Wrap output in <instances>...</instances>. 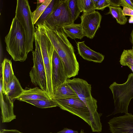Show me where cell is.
Instances as JSON below:
<instances>
[{
	"mask_svg": "<svg viewBox=\"0 0 133 133\" xmlns=\"http://www.w3.org/2000/svg\"><path fill=\"white\" fill-rule=\"evenodd\" d=\"M37 25L41 28L51 41L61 60L67 78L77 75L79 69V64L74 47L68 39L62 28L52 26L44 22Z\"/></svg>",
	"mask_w": 133,
	"mask_h": 133,
	"instance_id": "cell-1",
	"label": "cell"
},
{
	"mask_svg": "<svg viewBox=\"0 0 133 133\" xmlns=\"http://www.w3.org/2000/svg\"><path fill=\"white\" fill-rule=\"evenodd\" d=\"M66 81L78 97L85 104L90 113V126L93 132H100L102 130L100 117L102 114L97 111V101L91 95V85L85 80L79 78L68 79Z\"/></svg>",
	"mask_w": 133,
	"mask_h": 133,
	"instance_id": "cell-2",
	"label": "cell"
},
{
	"mask_svg": "<svg viewBox=\"0 0 133 133\" xmlns=\"http://www.w3.org/2000/svg\"><path fill=\"white\" fill-rule=\"evenodd\" d=\"M5 41L6 50L13 60L24 62L27 57L26 38L24 30L16 17L13 18Z\"/></svg>",
	"mask_w": 133,
	"mask_h": 133,
	"instance_id": "cell-3",
	"label": "cell"
},
{
	"mask_svg": "<svg viewBox=\"0 0 133 133\" xmlns=\"http://www.w3.org/2000/svg\"><path fill=\"white\" fill-rule=\"evenodd\" d=\"M109 88L113 94L115 106L111 115L123 113L128 114V107L133 98V74L129 75L125 83L120 84L114 82Z\"/></svg>",
	"mask_w": 133,
	"mask_h": 133,
	"instance_id": "cell-4",
	"label": "cell"
},
{
	"mask_svg": "<svg viewBox=\"0 0 133 133\" xmlns=\"http://www.w3.org/2000/svg\"><path fill=\"white\" fill-rule=\"evenodd\" d=\"M32 14L28 0L17 1L15 16L24 31L26 38V49L28 54L33 50L34 34L36 30L32 20Z\"/></svg>",
	"mask_w": 133,
	"mask_h": 133,
	"instance_id": "cell-5",
	"label": "cell"
},
{
	"mask_svg": "<svg viewBox=\"0 0 133 133\" xmlns=\"http://www.w3.org/2000/svg\"><path fill=\"white\" fill-rule=\"evenodd\" d=\"M34 41L35 49L32 51L34 65L30 72L29 76L32 83L39 86L46 93L47 81L43 57L40 46L35 38Z\"/></svg>",
	"mask_w": 133,
	"mask_h": 133,
	"instance_id": "cell-6",
	"label": "cell"
},
{
	"mask_svg": "<svg viewBox=\"0 0 133 133\" xmlns=\"http://www.w3.org/2000/svg\"><path fill=\"white\" fill-rule=\"evenodd\" d=\"M53 99L61 109L79 117L90 126L89 110L85 103L78 97Z\"/></svg>",
	"mask_w": 133,
	"mask_h": 133,
	"instance_id": "cell-7",
	"label": "cell"
},
{
	"mask_svg": "<svg viewBox=\"0 0 133 133\" xmlns=\"http://www.w3.org/2000/svg\"><path fill=\"white\" fill-rule=\"evenodd\" d=\"M44 22L51 26L60 28L74 23L68 0H59L51 14Z\"/></svg>",
	"mask_w": 133,
	"mask_h": 133,
	"instance_id": "cell-8",
	"label": "cell"
},
{
	"mask_svg": "<svg viewBox=\"0 0 133 133\" xmlns=\"http://www.w3.org/2000/svg\"><path fill=\"white\" fill-rule=\"evenodd\" d=\"M40 47L45 67L47 81L46 93L50 98L52 99L54 95L52 77L51 69L52 56L54 50L51 41L44 39L39 42Z\"/></svg>",
	"mask_w": 133,
	"mask_h": 133,
	"instance_id": "cell-9",
	"label": "cell"
},
{
	"mask_svg": "<svg viewBox=\"0 0 133 133\" xmlns=\"http://www.w3.org/2000/svg\"><path fill=\"white\" fill-rule=\"evenodd\" d=\"M81 24L84 36L93 38L100 27L102 16L98 11L83 13L80 17Z\"/></svg>",
	"mask_w": 133,
	"mask_h": 133,
	"instance_id": "cell-10",
	"label": "cell"
},
{
	"mask_svg": "<svg viewBox=\"0 0 133 133\" xmlns=\"http://www.w3.org/2000/svg\"><path fill=\"white\" fill-rule=\"evenodd\" d=\"M108 123L111 133H133V115L131 114L114 117Z\"/></svg>",
	"mask_w": 133,
	"mask_h": 133,
	"instance_id": "cell-11",
	"label": "cell"
},
{
	"mask_svg": "<svg viewBox=\"0 0 133 133\" xmlns=\"http://www.w3.org/2000/svg\"><path fill=\"white\" fill-rule=\"evenodd\" d=\"M51 77L54 94L58 87L68 79L61 60L55 49L52 56Z\"/></svg>",
	"mask_w": 133,
	"mask_h": 133,
	"instance_id": "cell-12",
	"label": "cell"
},
{
	"mask_svg": "<svg viewBox=\"0 0 133 133\" xmlns=\"http://www.w3.org/2000/svg\"><path fill=\"white\" fill-rule=\"evenodd\" d=\"M1 107L2 122L8 123L16 118L14 114L13 102L11 101L8 96L1 90Z\"/></svg>",
	"mask_w": 133,
	"mask_h": 133,
	"instance_id": "cell-13",
	"label": "cell"
},
{
	"mask_svg": "<svg viewBox=\"0 0 133 133\" xmlns=\"http://www.w3.org/2000/svg\"><path fill=\"white\" fill-rule=\"evenodd\" d=\"M77 46L78 54L84 59L97 63H101L104 60L103 55L91 49L85 44L84 41L77 42Z\"/></svg>",
	"mask_w": 133,
	"mask_h": 133,
	"instance_id": "cell-14",
	"label": "cell"
},
{
	"mask_svg": "<svg viewBox=\"0 0 133 133\" xmlns=\"http://www.w3.org/2000/svg\"><path fill=\"white\" fill-rule=\"evenodd\" d=\"M50 99L46 92L41 89L36 87L24 90L22 93L16 98L20 101L26 100H37Z\"/></svg>",
	"mask_w": 133,
	"mask_h": 133,
	"instance_id": "cell-15",
	"label": "cell"
},
{
	"mask_svg": "<svg viewBox=\"0 0 133 133\" xmlns=\"http://www.w3.org/2000/svg\"><path fill=\"white\" fill-rule=\"evenodd\" d=\"M2 91L4 93L8 84L14 78L15 76L13 70L11 61L5 58L2 64Z\"/></svg>",
	"mask_w": 133,
	"mask_h": 133,
	"instance_id": "cell-16",
	"label": "cell"
},
{
	"mask_svg": "<svg viewBox=\"0 0 133 133\" xmlns=\"http://www.w3.org/2000/svg\"><path fill=\"white\" fill-rule=\"evenodd\" d=\"M24 89L15 76L7 85L4 94L14 102L16 98L23 92Z\"/></svg>",
	"mask_w": 133,
	"mask_h": 133,
	"instance_id": "cell-17",
	"label": "cell"
},
{
	"mask_svg": "<svg viewBox=\"0 0 133 133\" xmlns=\"http://www.w3.org/2000/svg\"><path fill=\"white\" fill-rule=\"evenodd\" d=\"M78 97L66 81L60 85L54 92L52 99H59Z\"/></svg>",
	"mask_w": 133,
	"mask_h": 133,
	"instance_id": "cell-18",
	"label": "cell"
},
{
	"mask_svg": "<svg viewBox=\"0 0 133 133\" xmlns=\"http://www.w3.org/2000/svg\"><path fill=\"white\" fill-rule=\"evenodd\" d=\"M64 33L71 39H82L84 37L81 24L72 23L62 27Z\"/></svg>",
	"mask_w": 133,
	"mask_h": 133,
	"instance_id": "cell-19",
	"label": "cell"
},
{
	"mask_svg": "<svg viewBox=\"0 0 133 133\" xmlns=\"http://www.w3.org/2000/svg\"><path fill=\"white\" fill-rule=\"evenodd\" d=\"M108 7L109 10L106 14H111L116 19L117 23L121 25H124L127 23L128 18L123 15L122 9L121 8L111 5Z\"/></svg>",
	"mask_w": 133,
	"mask_h": 133,
	"instance_id": "cell-20",
	"label": "cell"
},
{
	"mask_svg": "<svg viewBox=\"0 0 133 133\" xmlns=\"http://www.w3.org/2000/svg\"><path fill=\"white\" fill-rule=\"evenodd\" d=\"M23 101L41 108L58 106L57 103L52 99L37 100H26Z\"/></svg>",
	"mask_w": 133,
	"mask_h": 133,
	"instance_id": "cell-21",
	"label": "cell"
},
{
	"mask_svg": "<svg viewBox=\"0 0 133 133\" xmlns=\"http://www.w3.org/2000/svg\"><path fill=\"white\" fill-rule=\"evenodd\" d=\"M59 0H52L36 24V26L42 24L45 21L51 14Z\"/></svg>",
	"mask_w": 133,
	"mask_h": 133,
	"instance_id": "cell-22",
	"label": "cell"
},
{
	"mask_svg": "<svg viewBox=\"0 0 133 133\" xmlns=\"http://www.w3.org/2000/svg\"><path fill=\"white\" fill-rule=\"evenodd\" d=\"M51 1L52 0H45L43 3L37 6L36 9L32 12V18L34 24H35Z\"/></svg>",
	"mask_w": 133,
	"mask_h": 133,
	"instance_id": "cell-23",
	"label": "cell"
},
{
	"mask_svg": "<svg viewBox=\"0 0 133 133\" xmlns=\"http://www.w3.org/2000/svg\"><path fill=\"white\" fill-rule=\"evenodd\" d=\"M77 2L81 12L87 13L95 11L92 0H77Z\"/></svg>",
	"mask_w": 133,
	"mask_h": 133,
	"instance_id": "cell-24",
	"label": "cell"
},
{
	"mask_svg": "<svg viewBox=\"0 0 133 133\" xmlns=\"http://www.w3.org/2000/svg\"><path fill=\"white\" fill-rule=\"evenodd\" d=\"M68 5L72 20L74 22L81 12L78 5L77 0H68Z\"/></svg>",
	"mask_w": 133,
	"mask_h": 133,
	"instance_id": "cell-25",
	"label": "cell"
},
{
	"mask_svg": "<svg viewBox=\"0 0 133 133\" xmlns=\"http://www.w3.org/2000/svg\"><path fill=\"white\" fill-rule=\"evenodd\" d=\"M119 62L123 66L127 63L133 65V51L132 49L124 50L121 55Z\"/></svg>",
	"mask_w": 133,
	"mask_h": 133,
	"instance_id": "cell-26",
	"label": "cell"
},
{
	"mask_svg": "<svg viewBox=\"0 0 133 133\" xmlns=\"http://www.w3.org/2000/svg\"><path fill=\"white\" fill-rule=\"evenodd\" d=\"M110 5L108 0H98L94 5L95 10L103 11L107 7Z\"/></svg>",
	"mask_w": 133,
	"mask_h": 133,
	"instance_id": "cell-27",
	"label": "cell"
},
{
	"mask_svg": "<svg viewBox=\"0 0 133 133\" xmlns=\"http://www.w3.org/2000/svg\"><path fill=\"white\" fill-rule=\"evenodd\" d=\"M120 5L133 10V3L130 0H121Z\"/></svg>",
	"mask_w": 133,
	"mask_h": 133,
	"instance_id": "cell-28",
	"label": "cell"
},
{
	"mask_svg": "<svg viewBox=\"0 0 133 133\" xmlns=\"http://www.w3.org/2000/svg\"><path fill=\"white\" fill-rule=\"evenodd\" d=\"M122 12L124 16H133V10L125 7H123Z\"/></svg>",
	"mask_w": 133,
	"mask_h": 133,
	"instance_id": "cell-29",
	"label": "cell"
},
{
	"mask_svg": "<svg viewBox=\"0 0 133 133\" xmlns=\"http://www.w3.org/2000/svg\"><path fill=\"white\" fill-rule=\"evenodd\" d=\"M110 5L114 7H118L121 6V0H108Z\"/></svg>",
	"mask_w": 133,
	"mask_h": 133,
	"instance_id": "cell-30",
	"label": "cell"
},
{
	"mask_svg": "<svg viewBox=\"0 0 133 133\" xmlns=\"http://www.w3.org/2000/svg\"><path fill=\"white\" fill-rule=\"evenodd\" d=\"M77 131H75L71 129L64 128L62 130L56 133H78Z\"/></svg>",
	"mask_w": 133,
	"mask_h": 133,
	"instance_id": "cell-31",
	"label": "cell"
},
{
	"mask_svg": "<svg viewBox=\"0 0 133 133\" xmlns=\"http://www.w3.org/2000/svg\"><path fill=\"white\" fill-rule=\"evenodd\" d=\"M0 133H23L18 130L15 129L8 130L2 129L0 130Z\"/></svg>",
	"mask_w": 133,
	"mask_h": 133,
	"instance_id": "cell-32",
	"label": "cell"
},
{
	"mask_svg": "<svg viewBox=\"0 0 133 133\" xmlns=\"http://www.w3.org/2000/svg\"><path fill=\"white\" fill-rule=\"evenodd\" d=\"M130 39L131 43L133 45V29H132L130 34Z\"/></svg>",
	"mask_w": 133,
	"mask_h": 133,
	"instance_id": "cell-33",
	"label": "cell"
},
{
	"mask_svg": "<svg viewBox=\"0 0 133 133\" xmlns=\"http://www.w3.org/2000/svg\"><path fill=\"white\" fill-rule=\"evenodd\" d=\"M125 66H128L131 69L133 72V65H132L128 63L126 64L125 65Z\"/></svg>",
	"mask_w": 133,
	"mask_h": 133,
	"instance_id": "cell-34",
	"label": "cell"
},
{
	"mask_svg": "<svg viewBox=\"0 0 133 133\" xmlns=\"http://www.w3.org/2000/svg\"><path fill=\"white\" fill-rule=\"evenodd\" d=\"M45 0H37V4H39L41 3L42 4L43 3L44 1Z\"/></svg>",
	"mask_w": 133,
	"mask_h": 133,
	"instance_id": "cell-35",
	"label": "cell"
},
{
	"mask_svg": "<svg viewBox=\"0 0 133 133\" xmlns=\"http://www.w3.org/2000/svg\"><path fill=\"white\" fill-rule=\"evenodd\" d=\"M50 133H52V132H50ZM78 133H86L84 132V130L83 129H81V131L80 132H79Z\"/></svg>",
	"mask_w": 133,
	"mask_h": 133,
	"instance_id": "cell-36",
	"label": "cell"
},
{
	"mask_svg": "<svg viewBox=\"0 0 133 133\" xmlns=\"http://www.w3.org/2000/svg\"><path fill=\"white\" fill-rule=\"evenodd\" d=\"M132 51H133V45L132 46Z\"/></svg>",
	"mask_w": 133,
	"mask_h": 133,
	"instance_id": "cell-37",
	"label": "cell"
},
{
	"mask_svg": "<svg viewBox=\"0 0 133 133\" xmlns=\"http://www.w3.org/2000/svg\"><path fill=\"white\" fill-rule=\"evenodd\" d=\"M131 1L133 3V0H131Z\"/></svg>",
	"mask_w": 133,
	"mask_h": 133,
	"instance_id": "cell-38",
	"label": "cell"
}]
</instances>
